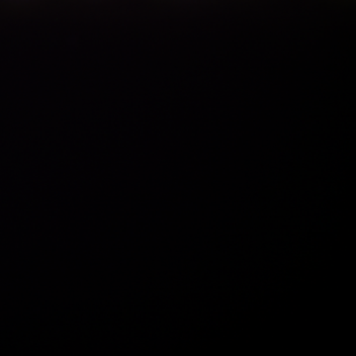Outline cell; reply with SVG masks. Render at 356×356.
Returning <instances> with one entry per match:
<instances>
[]
</instances>
